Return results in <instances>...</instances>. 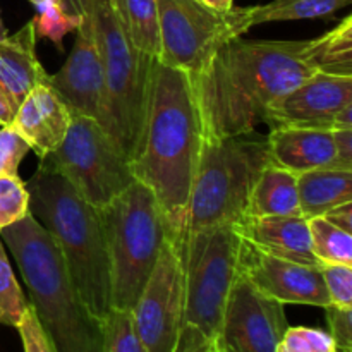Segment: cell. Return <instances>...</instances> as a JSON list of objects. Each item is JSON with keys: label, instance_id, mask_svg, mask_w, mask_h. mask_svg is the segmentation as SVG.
<instances>
[{"label": "cell", "instance_id": "obj_39", "mask_svg": "<svg viewBox=\"0 0 352 352\" xmlns=\"http://www.w3.org/2000/svg\"><path fill=\"white\" fill-rule=\"evenodd\" d=\"M336 129H352V103L344 107V109L337 113L336 120H333L332 131Z\"/></svg>", "mask_w": 352, "mask_h": 352}, {"label": "cell", "instance_id": "obj_2", "mask_svg": "<svg viewBox=\"0 0 352 352\" xmlns=\"http://www.w3.org/2000/svg\"><path fill=\"white\" fill-rule=\"evenodd\" d=\"M203 146V129L191 78L155 62L150 96L136 153L134 179L153 191L172 237L182 239L192 181Z\"/></svg>", "mask_w": 352, "mask_h": 352}, {"label": "cell", "instance_id": "obj_21", "mask_svg": "<svg viewBox=\"0 0 352 352\" xmlns=\"http://www.w3.org/2000/svg\"><path fill=\"white\" fill-rule=\"evenodd\" d=\"M294 215H301L298 175L268 164L251 189L246 219Z\"/></svg>", "mask_w": 352, "mask_h": 352}, {"label": "cell", "instance_id": "obj_29", "mask_svg": "<svg viewBox=\"0 0 352 352\" xmlns=\"http://www.w3.org/2000/svg\"><path fill=\"white\" fill-rule=\"evenodd\" d=\"M30 213V192L19 175H0V230Z\"/></svg>", "mask_w": 352, "mask_h": 352}, {"label": "cell", "instance_id": "obj_36", "mask_svg": "<svg viewBox=\"0 0 352 352\" xmlns=\"http://www.w3.org/2000/svg\"><path fill=\"white\" fill-rule=\"evenodd\" d=\"M332 134L337 158L344 167L352 168V129H336Z\"/></svg>", "mask_w": 352, "mask_h": 352}, {"label": "cell", "instance_id": "obj_28", "mask_svg": "<svg viewBox=\"0 0 352 352\" xmlns=\"http://www.w3.org/2000/svg\"><path fill=\"white\" fill-rule=\"evenodd\" d=\"M82 16H74L62 9L57 3H43L36 7V16L33 17L36 38H48L62 50V38L71 31H76L81 24Z\"/></svg>", "mask_w": 352, "mask_h": 352}, {"label": "cell", "instance_id": "obj_20", "mask_svg": "<svg viewBox=\"0 0 352 352\" xmlns=\"http://www.w3.org/2000/svg\"><path fill=\"white\" fill-rule=\"evenodd\" d=\"M298 196L305 219L323 217L330 210L352 201V170L329 167L299 174Z\"/></svg>", "mask_w": 352, "mask_h": 352}, {"label": "cell", "instance_id": "obj_42", "mask_svg": "<svg viewBox=\"0 0 352 352\" xmlns=\"http://www.w3.org/2000/svg\"><path fill=\"white\" fill-rule=\"evenodd\" d=\"M30 2L33 3L34 7H40V6H43V3H57V6H60L62 9L65 10L64 0H30ZM65 12H67V10H65Z\"/></svg>", "mask_w": 352, "mask_h": 352}, {"label": "cell", "instance_id": "obj_41", "mask_svg": "<svg viewBox=\"0 0 352 352\" xmlns=\"http://www.w3.org/2000/svg\"><path fill=\"white\" fill-rule=\"evenodd\" d=\"M203 6L210 7L213 10H219V12H226L234 7V0H199Z\"/></svg>", "mask_w": 352, "mask_h": 352}, {"label": "cell", "instance_id": "obj_37", "mask_svg": "<svg viewBox=\"0 0 352 352\" xmlns=\"http://www.w3.org/2000/svg\"><path fill=\"white\" fill-rule=\"evenodd\" d=\"M327 220H330L332 223H336L337 227H340L346 232L352 234V201L344 203V205L337 206V208L330 210L325 215Z\"/></svg>", "mask_w": 352, "mask_h": 352}, {"label": "cell", "instance_id": "obj_7", "mask_svg": "<svg viewBox=\"0 0 352 352\" xmlns=\"http://www.w3.org/2000/svg\"><path fill=\"white\" fill-rule=\"evenodd\" d=\"M88 16L98 45L107 93V133L133 160L143 129L157 58L133 47L110 0H88Z\"/></svg>", "mask_w": 352, "mask_h": 352}, {"label": "cell", "instance_id": "obj_3", "mask_svg": "<svg viewBox=\"0 0 352 352\" xmlns=\"http://www.w3.org/2000/svg\"><path fill=\"white\" fill-rule=\"evenodd\" d=\"M30 213L60 251L76 291L100 322L112 309L110 267L98 208L89 205L48 160L26 182Z\"/></svg>", "mask_w": 352, "mask_h": 352}, {"label": "cell", "instance_id": "obj_31", "mask_svg": "<svg viewBox=\"0 0 352 352\" xmlns=\"http://www.w3.org/2000/svg\"><path fill=\"white\" fill-rule=\"evenodd\" d=\"M330 305L352 308V265H320Z\"/></svg>", "mask_w": 352, "mask_h": 352}, {"label": "cell", "instance_id": "obj_16", "mask_svg": "<svg viewBox=\"0 0 352 352\" xmlns=\"http://www.w3.org/2000/svg\"><path fill=\"white\" fill-rule=\"evenodd\" d=\"M267 148L272 165L296 175L316 168H346L337 158L332 129L274 126L267 136Z\"/></svg>", "mask_w": 352, "mask_h": 352}, {"label": "cell", "instance_id": "obj_1", "mask_svg": "<svg viewBox=\"0 0 352 352\" xmlns=\"http://www.w3.org/2000/svg\"><path fill=\"white\" fill-rule=\"evenodd\" d=\"M313 74H320L315 38H232L189 74L203 138L254 133L270 107Z\"/></svg>", "mask_w": 352, "mask_h": 352}, {"label": "cell", "instance_id": "obj_23", "mask_svg": "<svg viewBox=\"0 0 352 352\" xmlns=\"http://www.w3.org/2000/svg\"><path fill=\"white\" fill-rule=\"evenodd\" d=\"M315 55L320 74L352 76V16L315 38Z\"/></svg>", "mask_w": 352, "mask_h": 352}, {"label": "cell", "instance_id": "obj_5", "mask_svg": "<svg viewBox=\"0 0 352 352\" xmlns=\"http://www.w3.org/2000/svg\"><path fill=\"white\" fill-rule=\"evenodd\" d=\"M110 267V302L133 309L157 263L168 226L153 191L134 181L98 208Z\"/></svg>", "mask_w": 352, "mask_h": 352}, {"label": "cell", "instance_id": "obj_10", "mask_svg": "<svg viewBox=\"0 0 352 352\" xmlns=\"http://www.w3.org/2000/svg\"><path fill=\"white\" fill-rule=\"evenodd\" d=\"M43 158L95 208L105 206L136 181L126 153L102 124L88 117H72L64 141Z\"/></svg>", "mask_w": 352, "mask_h": 352}, {"label": "cell", "instance_id": "obj_13", "mask_svg": "<svg viewBox=\"0 0 352 352\" xmlns=\"http://www.w3.org/2000/svg\"><path fill=\"white\" fill-rule=\"evenodd\" d=\"M76 40L64 65L48 74V86L67 105L72 117H88L107 124V93L98 45L88 16H82ZM107 131V129H105Z\"/></svg>", "mask_w": 352, "mask_h": 352}, {"label": "cell", "instance_id": "obj_34", "mask_svg": "<svg viewBox=\"0 0 352 352\" xmlns=\"http://www.w3.org/2000/svg\"><path fill=\"white\" fill-rule=\"evenodd\" d=\"M17 332L21 336L24 352H55L48 337L45 336L31 305H28L26 311H24L19 325H17Z\"/></svg>", "mask_w": 352, "mask_h": 352}, {"label": "cell", "instance_id": "obj_22", "mask_svg": "<svg viewBox=\"0 0 352 352\" xmlns=\"http://www.w3.org/2000/svg\"><path fill=\"white\" fill-rule=\"evenodd\" d=\"M127 40L148 57L160 54V26L155 0H110Z\"/></svg>", "mask_w": 352, "mask_h": 352}, {"label": "cell", "instance_id": "obj_30", "mask_svg": "<svg viewBox=\"0 0 352 352\" xmlns=\"http://www.w3.org/2000/svg\"><path fill=\"white\" fill-rule=\"evenodd\" d=\"M275 352H337L329 332L311 327H289Z\"/></svg>", "mask_w": 352, "mask_h": 352}, {"label": "cell", "instance_id": "obj_25", "mask_svg": "<svg viewBox=\"0 0 352 352\" xmlns=\"http://www.w3.org/2000/svg\"><path fill=\"white\" fill-rule=\"evenodd\" d=\"M311 251L320 265H352V236L325 217L308 219Z\"/></svg>", "mask_w": 352, "mask_h": 352}, {"label": "cell", "instance_id": "obj_24", "mask_svg": "<svg viewBox=\"0 0 352 352\" xmlns=\"http://www.w3.org/2000/svg\"><path fill=\"white\" fill-rule=\"evenodd\" d=\"M352 0H274L265 6H253V26L275 21H301L332 16L351 6Z\"/></svg>", "mask_w": 352, "mask_h": 352}, {"label": "cell", "instance_id": "obj_11", "mask_svg": "<svg viewBox=\"0 0 352 352\" xmlns=\"http://www.w3.org/2000/svg\"><path fill=\"white\" fill-rule=\"evenodd\" d=\"M181 241L165 239L157 263L133 306L134 327L148 352H174L184 318Z\"/></svg>", "mask_w": 352, "mask_h": 352}, {"label": "cell", "instance_id": "obj_4", "mask_svg": "<svg viewBox=\"0 0 352 352\" xmlns=\"http://www.w3.org/2000/svg\"><path fill=\"white\" fill-rule=\"evenodd\" d=\"M30 292V305L55 352H102V322L76 291L50 234L28 213L0 230Z\"/></svg>", "mask_w": 352, "mask_h": 352}, {"label": "cell", "instance_id": "obj_15", "mask_svg": "<svg viewBox=\"0 0 352 352\" xmlns=\"http://www.w3.org/2000/svg\"><path fill=\"white\" fill-rule=\"evenodd\" d=\"M352 103V76L313 74L270 107L265 124L332 129L337 113Z\"/></svg>", "mask_w": 352, "mask_h": 352}, {"label": "cell", "instance_id": "obj_18", "mask_svg": "<svg viewBox=\"0 0 352 352\" xmlns=\"http://www.w3.org/2000/svg\"><path fill=\"white\" fill-rule=\"evenodd\" d=\"M244 244L270 256L320 267L311 251L308 219L294 217H261L237 223Z\"/></svg>", "mask_w": 352, "mask_h": 352}, {"label": "cell", "instance_id": "obj_38", "mask_svg": "<svg viewBox=\"0 0 352 352\" xmlns=\"http://www.w3.org/2000/svg\"><path fill=\"white\" fill-rule=\"evenodd\" d=\"M17 107L14 105L12 100L9 98V95L0 86V126H9L12 122Z\"/></svg>", "mask_w": 352, "mask_h": 352}, {"label": "cell", "instance_id": "obj_32", "mask_svg": "<svg viewBox=\"0 0 352 352\" xmlns=\"http://www.w3.org/2000/svg\"><path fill=\"white\" fill-rule=\"evenodd\" d=\"M30 144L12 126H0V175H17Z\"/></svg>", "mask_w": 352, "mask_h": 352}, {"label": "cell", "instance_id": "obj_26", "mask_svg": "<svg viewBox=\"0 0 352 352\" xmlns=\"http://www.w3.org/2000/svg\"><path fill=\"white\" fill-rule=\"evenodd\" d=\"M102 352H148L138 336L129 309H110L102 322Z\"/></svg>", "mask_w": 352, "mask_h": 352}, {"label": "cell", "instance_id": "obj_14", "mask_svg": "<svg viewBox=\"0 0 352 352\" xmlns=\"http://www.w3.org/2000/svg\"><path fill=\"white\" fill-rule=\"evenodd\" d=\"M239 270L261 294L282 305H306L325 308L329 292L320 267L270 256L243 243Z\"/></svg>", "mask_w": 352, "mask_h": 352}, {"label": "cell", "instance_id": "obj_35", "mask_svg": "<svg viewBox=\"0 0 352 352\" xmlns=\"http://www.w3.org/2000/svg\"><path fill=\"white\" fill-rule=\"evenodd\" d=\"M174 352H213L212 340L192 325H182Z\"/></svg>", "mask_w": 352, "mask_h": 352}, {"label": "cell", "instance_id": "obj_40", "mask_svg": "<svg viewBox=\"0 0 352 352\" xmlns=\"http://www.w3.org/2000/svg\"><path fill=\"white\" fill-rule=\"evenodd\" d=\"M65 10L74 16H85L88 10V0H64Z\"/></svg>", "mask_w": 352, "mask_h": 352}, {"label": "cell", "instance_id": "obj_12", "mask_svg": "<svg viewBox=\"0 0 352 352\" xmlns=\"http://www.w3.org/2000/svg\"><path fill=\"white\" fill-rule=\"evenodd\" d=\"M289 329L284 305L237 274L212 339L213 352H275Z\"/></svg>", "mask_w": 352, "mask_h": 352}, {"label": "cell", "instance_id": "obj_19", "mask_svg": "<svg viewBox=\"0 0 352 352\" xmlns=\"http://www.w3.org/2000/svg\"><path fill=\"white\" fill-rule=\"evenodd\" d=\"M40 85H48V72L36 55V33L30 21L10 36L0 38V86L19 107Z\"/></svg>", "mask_w": 352, "mask_h": 352}, {"label": "cell", "instance_id": "obj_27", "mask_svg": "<svg viewBox=\"0 0 352 352\" xmlns=\"http://www.w3.org/2000/svg\"><path fill=\"white\" fill-rule=\"evenodd\" d=\"M30 301L23 296L21 285L10 268L6 244L0 239V325L17 329Z\"/></svg>", "mask_w": 352, "mask_h": 352}, {"label": "cell", "instance_id": "obj_17", "mask_svg": "<svg viewBox=\"0 0 352 352\" xmlns=\"http://www.w3.org/2000/svg\"><path fill=\"white\" fill-rule=\"evenodd\" d=\"M72 113L48 85H40L19 103L10 126L40 158L57 150L64 141Z\"/></svg>", "mask_w": 352, "mask_h": 352}, {"label": "cell", "instance_id": "obj_33", "mask_svg": "<svg viewBox=\"0 0 352 352\" xmlns=\"http://www.w3.org/2000/svg\"><path fill=\"white\" fill-rule=\"evenodd\" d=\"M323 309L337 352H352V308L329 305Z\"/></svg>", "mask_w": 352, "mask_h": 352}, {"label": "cell", "instance_id": "obj_9", "mask_svg": "<svg viewBox=\"0 0 352 352\" xmlns=\"http://www.w3.org/2000/svg\"><path fill=\"white\" fill-rule=\"evenodd\" d=\"M160 26L157 60L188 74L198 72L229 40L253 28V6L219 12L199 0H155Z\"/></svg>", "mask_w": 352, "mask_h": 352}, {"label": "cell", "instance_id": "obj_6", "mask_svg": "<svg viewBox=\"0 0 352 352\" xmlns=\"http://www.w3.org/2000/svg\"><path fill=\"white\" fill-rule=\"evenodd\" d=\"M268 164L267 138L253 133L203 138L184 232L243 222L251 189Z\"/></svg>", "mask_w": 352, "mask_h": 352}, {"label": "cell", "instance_id": "obj_8", "mask_svg": "<svg viewBox=\"0 0 352 352\" xmlns=\"http://www.w3.org/2000/svg\"><path fill=\"white\" fill-rule=\"evenodd\" d=\"M241 251L243 239L234 223L188 230L182 236V325L196 327L210 340L217 333L227 298L239 274Z\"/></svg>", "mask_w": 352, "mask_h": 352}, {"label": "cell", "instance_id": "obj_43", "mask_svg": "<svg viewBox=\"0 0 352 352\" xmlns=\"http://www.w3.org/2000/svg\"><path fill=\"white\" fill-rule=\"evenodd\" d=\"M0 19H2V17H0Z\"/></svg>", "mask_w": 352, "mask_h": 352}]
</instances>
